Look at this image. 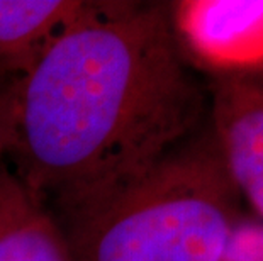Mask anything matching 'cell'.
I'll use <instances>...</instances> for the list:
<instances>
[{"instance_id":"6","label":"cell","mask_w":263,"mask_h":261,"mask_svg":"<svg viewBox=\"0 0 263 261\" xmlns=\"http://www.w3.org/2000/svg\"><path fill=\"white\" fill-rule=\"evenodd\" d=\"M88 2L82 0H0V73L19 76L34 63Z\"/></svg>"},{"instance_id":"8","label":"cell","mask_w":263,"mask_h":261,"mask_svg":"<svg viewBox=\"0 0 263 261\" xmlns=\"http://www.w3.org/2000/svg\"><path fill=\"white\" fill-rule=\"evenodd\" d=\"M15 82H17V78H14V76H7V75L0 73V149H2L5 129H7L9 112H10V104H12V93L15 88Z\"/></svg>"},{"instance_id":"5","label":"cell","mask_w":263,"mask_h":261,"mask_svg":"<svg viewBox=\"0 0 263 261\" xmlns=\"http://www.w3.org/2000/svg\"><path fill=\"white\" fill-rule=\"evenodd\" d=\"M0 261H73L58 219L0 149Z\"/></svg>"},{"instance_id":"3","label":"cell","mask_w":263,"mask_h":261,"mask_svg":"<svg viewBox=\"0 0 263 261\" xmlns=\"http://www.w3.org/2000/svg\"><path fill=\"white\" fill-rule=\"evenodd\" d=\"M209 90V121L228 173L263 220V66L217 73Z\"/></svg>"},{"instance_id":"4","label":"cell","mask_w":263,"mask_h":261,"mask_svg":"<svg viewBox=\"0 0 263 261\" xmlns=\"http://www.w3.org/2000/svg\"><path fill=\"white\" fill-rule=\"evenodd\" d=\"M172 17L182 48L217 73L263 66V0H187Z\"/></svg>"},{"instance_id":"7","label":"cell","mask_w":263,"mask_h":261,"mask_svg":"<svg viewBox=\"0 0 263 261\" xmlns=\"http://www.w3.org/2000/svg\"><path fill=\"white\" fill-rule=\"evenodd\" d=\"M221 261H263V220L243 215L229 236Z\"/></svg>"},{"instance_id":"1","label":"cell","mask_w":263,"mask_h":261,"mask_svg":"<svg viewBox=\"0 0 263 261\" xmlns=\"http://www.w3.org/2000/svg\"><path fill=\"white\" fill-rule=\"evenodd\" d=\"M209 119L161 2H88L12 93L2 153L54 217L136 178Z\"/></svg>"},{"instance_id":"2","label":"cell","mask_w":263,"mask_h":261,"mask_svg":"<svg viewBox=\"0 0 263 261\" xmlns=\"http://www.w3.org/2000/svg\"><path fill=\"white\" fill-rule=\"evenodd\" d=\"M241 200L207 119L136 178L57 219L73 261H221Z\"/></svg>"}]
</instances>
